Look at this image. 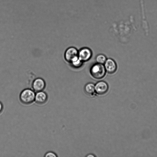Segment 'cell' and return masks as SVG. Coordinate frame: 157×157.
Segmentation results:
<instances>
[{"label": "cell", "mask_w": 157, "mask_h": 157, "mask_svg": "<svg viewBox=\"0 0 157 157\" xmlns=\"http://www.w3.org/2000/svg\"><path fill=\"white\" fill-rule=\"evenodd\" d=\"M35 92L29 88L23 90L21 92L19 96L20 101L25 105H30L35 101Z\"/></svg>", "instance_id": "cell-1"}, {"label": "cell", "mask_w": 157, "mask_h": 157, "mask_svg": "<svg viewBox=\"0 0 157 157\" xmlns=\"http://www.w3.org/2000/svg\"><path fill=\"white\" fill-rule=\"evenodd\" d=\"M90 72L93 78L96 79H100L105 76L106 72L103 64L97 63L91 66Z\"/></svg>", "instance_id": "cell-2"}, {"label": "cell", "mask_w": 157, "mask_h": 157, "mask_svg": "<svg viewBox=\"0 0 157 157\" xmlns=\"http://www.w3.org/2000/svg\"><path fill=\"white\" fill-rule=\"evenodd\" d=\"M45 86L46 83L44 80L40 78L35 79L32 84L33 90L36 93L43 91L45 89Z\"/></svg>", "instance_id": "cell-3"}, {"label": "cell", "mask_w": 157, "mask_h": 157, "mask_svg": "<svg viewBox=\"0 0 157 157\" xmlns=\"http://www.w3.org/2000/svg\"><path fill=\"white\" fill-rule=\"evenodd\" d=\"M92 52L87 48H83L78 52V56L80 59L83 62L89 60L92 56Z\"/></svg>", "instance_id": "cell-4"}, {"label": "cell", "mask_w": 157, "mask_h": 157, "mask_svg": "<svg viewBox=\"0 0 157 157\" xmlns=\"http://www.w3.org/2000/svg\"><path fill=\"white\" fill-rule=\"evenodd\" d=\"M108 89V84L104 81H100L95 85V92L99 95L104 94L107 92Z\"/></svg>", "instance_id": "cell-5"}, {"label": "cell", "mask_w": 157, "mask_h": 157, "mask_svg": "<svg viewBox=\"0 0 157 157\" xmlns=\"http://www.w3.org/2000/svg\"><path fill=\"white\" fill-rule=\"evenodd\" d=\"M106 72L110 74L115 73L117 69V64L114 60L111 58L107 59L104 63Z\"/></svg>", "instance_id": "cell-6"}, {"label": "cell", "mask_w": 157, "mask_h": 157, "mask_svg": "<svg viewBox=\"0 0 157 157\" xmlns=\"http://www.w3.org/2000/svg\"><path fill=\"white\" fill-rule=\"evenodd\" d=\"M78 52L77 49L74 47H70L65 51L64 54L65 59L66 61L70 63L71 60L78 56Z\"/></svg>", "instance_id": "cell-7"}, {"label": "cell", "mask_w": 157, "mask_h": 157, "mask_svg": "<svg viewBox=\"0 0 157 157\" xmlns=\"http://www.w3.org/2000/svg\"><path fill=\"white\" fill-rule=\"evenodd\" d=\"M48 96L45 92L43 91L36 92L35 94V101L38 105H43L47 101Z\"/></svg>", "instance_id": "cell-8"}, {"label": "cell", "mask_w": 157, "mask_h": 157, "mask_svg": "<svg viewBox=\"0 0 157 157\" xmlns=\"http://www.w3.org/2000/svg\"><path fill=\"white\" fill-rule=\"evenodd\" d=\"M85 92L87 94L93 95L95 92V85L92 83H87L85 86Z\"/></svg>", "instance_id": "cell-9"}, {"label": "cell", "mask_w": 157, "mask_h": 157, "mask_svg": "<svg viewBox=\"0 0 157 157\" xmlns=\"http://www.w3.org/2000/svg\"><path fill=\"white\" fill-rule=\"evenodd\" d=\"M70 63L73 67L78 68L82 66L83 62L80 59L78 56H77L73 59Z\"/></svg>", "instance_id": "cell-10"}, {"label": "cell", "mask_w": 157, "mask_h": 157, "mask_svg": "<svg viewBox=\"0 0 157 157\" xmlns=\"http://www.w3.org/2000/svg\"><path fill=\"white\" fill-rule=\"evenodd\" d=\"M107 59L105 56L102 54H100L97 56L95 60L97 63L104 64Z\"/></svg>", "instance_id": "cell-11"}, {"label": "cell", "mask_w": 157, "mask_h": 157, "mask_svg": "<svg viewBox=\"0 0 157 157\" xmlns=\"http://www.w3.org/2000/svg\"><path fill=\"white\" fill-rule=\"evenodd\" d=\"M45 157H56V154L52 151H48L47 152L44 156Z\"/></svg>", "instance_id": "cell-12"}, {"label": "cell", "mask_w": 157, "mask_h": 157, "mask_svg": "<svg viewBox=\"0 0 157 157\" xmlns=\"http://www.w3.org/2000/svg\"><path fill=\"white\" fill-rule=\"evenodd\" d=\"M3 109V105L2 103L0 101V113L2 112Z\"/></svg>", "instance_id": "cell-13"}, {"label": "cell", "mask_w": 157, "mask_h": 157, "mask_svg": "<svg viewBox=\"0 0 157 157\" xmlns=\"http://www.w3.org/2000/svg\"><path fill=\"white\" fill-rule=\"evenodd\" d=\"M88 156H89H89H90H90L94 157V155H88Z\"/></svg>", "instance_id": "cell-14"}]
</instances>
